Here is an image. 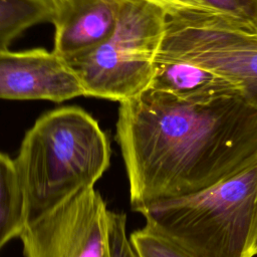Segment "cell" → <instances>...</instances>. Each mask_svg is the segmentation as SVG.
<instances>
[{"instance_id": "obj_1", "label": "cell", "mask_w": 257, "mask_h": 257, "mask_svg": "<svg viewBox=\"0 0 257 257\" xmlns=\"http://www.w3.org/2000/svg\"><path fill=\"white\" fill-rule=\"evenodd\" d=\"M116 138L132 209L209 188L257 161V106L210 102L148 87L119 102Z\"/></svg>"}, {"instance_id": "obj_2", "label": "cell", "mask_w": 257, "mask_h": 257, "mask_svg": "<svg viewBox=\"0 0 257 257\" xmlns=\"http://www.w3.org/2000/svg\"><path fill=\"white\" fill-rule=\"evenodd\" d=\"M109 162V142L85 110L67 106L43 114L25 134L14 159L25 225L74 193L94 187Z\"/></svg>"}, {"instance_id": "obj_3", "label": "cell", "mask_w": 257, "mask_h": 257, "mask_svg": "<svg viewBox=\"0 0 257 257\" xmlns=\"http://www.w3.org/2000/svg\"><path fill=\"white\" fill-rule=\"evenodd\" d=\"M136 212L195 257L257 255V161L197 193Z\"/></svg>"}, {"instance_id": "obj_4", "label": "cell", "mask_w": 257, "mask_h": 257, "mask_svg": "<svg viewBox=\"0 0 257 257\" xmlns=\"http://www.w3.org/2000/svg\"><path fill=\"white\" fill-rule=\"evenodd\" d=\"M167 14L147 1L121 0L112 34L95 48L64 60L84 95L120 102L147 89L153 79Z\"/></svg>"}, {"instance_id": "obj_5", "label": "cell", "mask_w": 257, "mask_h": 257, "mask_svg": "<svg viewBox=\"0 0 257 257\" xmlns=\"http://www.w3.org/2000/svg\"><path fill=\"white\" fill-rule=\"evenodd\" d=\"M155 62L208 70L237 84L257 106V16L223 10L167 14Z\"/></svg>"}, {"instance_id": "obj_6", "label": "cell", "mask_w": 257, "mask_h": 257, "mask_svg": "<svg viewBox=\"0 0 257 257\" xmlns=\"http://www.w3.org/2000/svg\"><path fill=\"white\" fill-rule=\"evenodd\" d=\"M111 212L94 187L74 193L24 226V257H111Z\"/></svg>"}, {"instance_id": "obj_7", "label": "cell", "mask_w": 257, "mask_h": 257, "mask_svg": "<svg viewBox=\"0 0 257 257\" xmlns=\"http://www.w3.org/2000/svg\"><path fill=\"white\" fill-rule=\"evenodd\" d=\"M79 95L80 82L53 50H0V98L61 102Z\"/></svg>"}, {"instance_id": "obj_8", "label": "cell", "mask_w": 257, "mask_h": 257, "mask_svg": "<svg viewBox=\"0 0 257 257\" xmlns=\"http://www.w3.org/2000/svg\"><path fill=\"white\" fill-rule=\"evenodd\" d=\"M55 52L63 60L81 55L113 32L121 0H50Z\"/></svg>"}, {"instance_id": "obj_9", "label": "cell", "mask_w": 257, "mask_h": 257, "mask_svg": "<svg viewBox=\"0 0 257 257\" xmlns=\"http://www.w3.org/2000/svg\"><path fill=\"white\" fill-rule=\"evenodd\" d=\"M149 87L194 102H210L232 96L246 97L237 84L208 70L182 62H155Z\"/></svg>"}, {"instance_id": "obj_10", "label": "cell", "mask_w": 257, "mask_h": 257, "mask_svg": "<svg viewBox=\"0 0 257 257\" xmlns=\"http://www.w3.org/2000/svg\"><path fill=\"white\" fill-rule=\"evenodd\" d=\"M25 226L24 197L14 160L0 152V250Z\"/></svg>"}, {"instance_id": "obj_11", "label": "cell", "mask_w": 257, "mask_h": 257, "mask_svg": "<svg viewBox=\"0 0 257 257\" xmlns=\"http://www.w3.org/2000/svg\"><path fill=\"white\" fill-rule=\"evenodd\" d=\"M50 0H0V50L23 31L51 19Z\"/></svg>"}, {"instance_id": "obj_12", "label": "cell", "mask_w": 257, "mask_h": 257, "mask_svg": "<svg viewBox=\"0 0 257 257\" xmlns=\"http://www.w3.org/2000/svg\"><path fill=\"white\" fill-rule=\"evenodd\" d=\"M138 257H195L154 228L145 225L130 235Z\"/></svg>"}, {"instance_id": "obj_13", "label": "cell", "mask_w": 257, "mask_h": 257, "mask_svg": "<svg viewBox=\"0 0 257 257\" xmlns=\"http://www.w3.org/2000/svg\"><path fill=\"white\" fill-rule=\"evenodd\" d=\"M111 257H138L126 232V216L111 212L110 218Z\"/></svg>"}, {"instance_id": "obj_14", "label": "cell", "mask_w": 257, "mask_h": 257, "mask_svg": "<svg viewBox=\"0 0 257 257\" xmlns=\"http://www.w3.org/2000/svg\"><path fill=\"white\" fill-rule=\"evenodd\" d=\"M164 9L168 14L183 11H216L220 10L205 0H143Z\"/></svg>"}, {"instance_id": "obj_15", "label": "cell", "mask_w": 257, "mask_h": 257, "mask_svg": "<svg viewBox=\"0 0 257 257\" xmlns=\"http://www.w3.org/2000/svg\"><path fill=\"white\" fill-rule=\"evenodd\" d=\"M210 5L240 15L257 16V0H205Z\"/></svg>"}]
</instances>
